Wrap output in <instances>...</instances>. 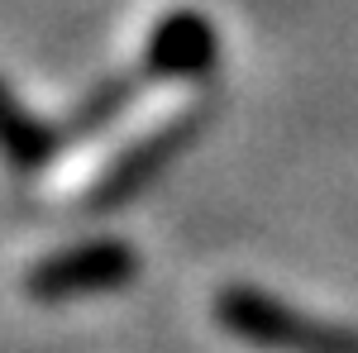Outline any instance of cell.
<instances>
[{
  "label": "cell",
  "mask_w": 358,
  "mask_h": 353,
  "mask_svg": "<svg viewBox=\"0 0 358 353\" xmlns=\"http://www.w3.org/2000/svg\"><path fill=\"white\" fill-rule=\"evenodd\" d=\"M192 101L182 82L172 91H158L148 101H138L120 124H110V134L86 138L82 148H72L67 158L48 163V182H43V201H96L110 206L124 191H134L148 167L163 158L177 138L192 124Z\"/></svg>",
  "instance_id": "cell-1"
},
{
  "label": "cell",
  "mask_w": 358,
  "mask_h": 353,
  "mask_svg": "<svg viewBox=\"0 0 358 353\" xmlns=\"http://www.w3.org/2000/svg\"><path fill=\"white\" fill-rule=\"evenodd\" d=\"M215 315L234 339L268 353H358V329L310 320L253 287H224L215 296Z\"/></svg>",
  "instance_id": "cell-2"
},
{
  "label": "cell",
  "mask_w": 358,
  "mask_h": 353,
  "mask_svg": "<svg viewBox=\"0 0 358 353\" xmlns=\"http://www.w3.org/2000/svg\"><path fill=\"white\" fill-rule=\"evenodd\" d=\"M138 272V253L124 248L120 239H91L67 253L43 258L29 272V296L34 301H72V296H96V291H120Z\"/></svg>",
  "instance_id": "cell-3"
},
{
  "label": "cell",
  "mask_w": 358,
  "mask_h": 353,
  "mask_svg": "<svg viewBox=\"0 0 358 353\" xmlns=\"http://www.w3.org/2000/svg\"><path fill=\"white\" fill-rule=\"evenodd\" d=\"M210 57H215V38L192 15H172L153 34V43H148V62H153V72L167 77V82H192L196 72L210 67Z\"/></svg>",
  "instance_id": "cell-4"
},
{
  "label": "cell",
  "mask_w": 358,
  "mask_h": 353,
  "mask_svg": "<svg viewBox=\"0 0 358 353\" xmlns=\"http://www.w3.org/2000/svg\"><path fill=\"white\" fill-rule=\"evenodd\" d=\"M0 158L15 172H34L57 158V134L43 120H34L5 82H0Z\"/></svg>",
  "instance_id": "cell-5"
}]
</instances>
